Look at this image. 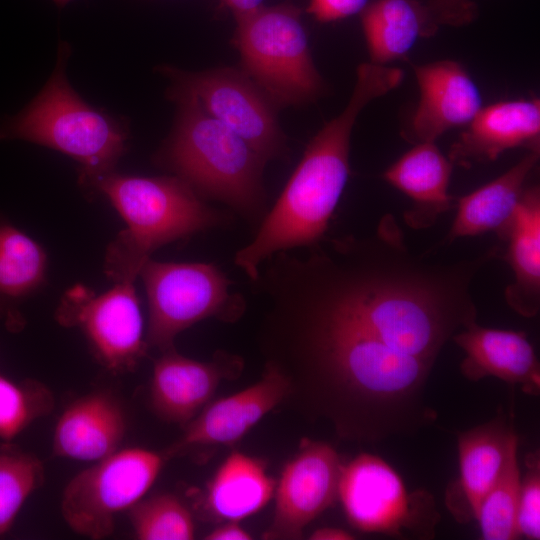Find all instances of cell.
<instances>
[{"label":"cell","mask_w":540,"mask_h":540,"mask_svg":"<svg viewBox=\"0 0 540 540\" xmlns=\"http://www.w3.org/2000/svg\"><path fill=\"white\" fill-rule=\"evenodd\" d=\"M266 363L289 380L302 411L329 421L343 440L376 443L433 424L425 400L435 363L384 343L317 332L263 330Z\"/></svg>","instance_id":"obj_1"},{"label":"cell","mask_w":540,"mask_h":540,"mask_svg":"<svg viewBox=\"0 0 540 540\" xmlns=\"http://www.w3.org/2000/svg\"><path fill=\"white\" fill-rule=\"evenodd\" d=\"M404 73L396 67L363 63L343 111L312 138L277 202L254 239L234 262L250 280L273 254L308 246L325 236L349 177L350 139L366 105L397 88Z\"/></svg>","instance_id":"obj_2"},{"label":"cell","mask_w":540,"mask_h":540,"mask_svg":"<svg viewBox=\"0 0 540 540\" xmlns=\"http://www.w3.org/2000/svg\"><path fill=\"white\" fill-rule=\"evenodd\" d=\"M96 182L127 225L107 252L106 270L116 282L134 281L157 248L226 220L179 177L110 173Z\"/></svg>","instance_id":"obj_3"},{"label":"cell","mask_w":540,"mask_h":540,"mask_svg":"<svg viewBox=\"0 0 540 540\" xmlns=\"http://www.w3.org/2000/svg\"><path fill=\"white\" fill-rule=\"evenodd\" d=\"M180 114L164 158L197 194L222 201L248 217L261 214L266 161L240 136L177 87Z\"/></svg>","instance_id":"obj_4"},{"label":"cell","mask_w":540,"mask_h":540,"mask_svg":"<svg viewBox=\"0 0 540 540\" xmlns=\"http://www.w3.org/2000/svg\"><path fill=\"white\" fill-rule=\"evenodd\" d=\"M17 138L58 150L98 181L111 173L125 150L126 135L110 117L85 103L68 84L62 53L38 96L0 128V139Z\"/></svg>","instance_id":"obj_5"},{"label":"cell","mask_w":540,"mask_h":540,"mask_svg":"<svg viewBox=\"0 0 540 540\" xmlns=\"http://www.w3.org/2000/svg\"><path fill=\"white\" fill-rule=\"evenodd\" d=\"M236 19L234 44L242 71L275 105L300 106L322 94L324 82L297 8L260 6Z\"/></svg>","instance_id":"obj_6"},{"label":"cell","mask_w":540,"mask_h":540,"mask_svg":"<svg viewBox=\"0 0 540 540\" xmlns=\"http://www.w3.org/2000/svg\"><path fill=\"white\" fill-rule=\"evenodd\" d=\"M149 307L147 344L162 352L174 348L179 333L197 322L238 320L245 301L229 291L230 280L210 263L146 260L140 273Z\"/></svg>","instance_id":"obj_7"},{"label":"cell","mask_w":540,"mask_h":540,"mask_svg":"<svg viewBox=\"0 0 540 540\" xmlns=\"http://www.w3.org/2000/svg\"><path fill=\"white\" fill-rule=\"evenodd\" d=\"M165 456L143 447L118 449L73 476L64 487L60 512L75 533L109 537L116 517L141 500L158 478Z\"/></svg>","instance_id":"obj_8"},{"label":"cell","mask_w":540,"mask_h":540,"mask_svg":"<svg viewBox=\"0 0 540 540\" xmlns=\"http://www.w3.org/2000/svg\"><path fill=\"white\" fill-rule=\"evenodd\" d=\"M338 498L348 523L365 533L433 538L440 519L428 491L408 492L400 475L370 453L342 464Z\"/></svg>","instance_id":"obj_9"},{"label":"cell","mask_w":540,"mask_h":540,"mask_svg":"<svg viewBox=\"0 0 540 540\" xmlns=\"http://www.w3.org/2000/svg\"><path fill=\"white\" fill-rule=\"evenodd\" d=\"M166 70L177 87L193 93L206 112L240 136L266 162L287 156L286 137L279 126L275 104L242 70Z\"/></svg>","instance_id":"obj_10"},{"label":"cell","mask_w":540,"mask_h":540,"mask_svg":"<svg viewBox=\"0 0 540 540\" xmlns=\"http://www.w3.org/2000/svg\"><path fill=\"white\" fill-rule=\"evenodd\" d=\"M58 319L79 326L96 359L112 373L133 371L146 355L148 344L133 281L117 282L99 296L73 289L63 300Z\"/></svg>","instance_id":"obj_11"},{"label":"cell","mask_w":540,"mask_h":540,"mask_svg":"<svg viewBox=\"0 0 540 540\" xmlns=\"http://www.w3.org/2000/svg\"><path fill=\"white\" fill-rule=\"evenodd\" d=\"M342 464L330 444L303 439L276 483L273 520L264 538H300L306 526L338 498Z\"/></svg>","instance_id":"obj_12"},{"label":"cell","mask_w":540,"mask_h":540,"mask_svg":"<svg viewBox=\"0 0 540 540\" xmlns=\"http://www.w3.org/2000/svg\"><path fill=\"white\" fill-rule=\"evenodd\" d=\"M288 378L266 363L262 377L232 395L209 402L183 426V434L165 452L166 459L197 447L240 441L265 415L289 397Z\"/></svg>","instance_id":"obj_13"},{"label":"cell","mask_w":540,"mask_h":540,"mask_svg":"<svg viewBox=\"0 0 540 540\" xmlns=\"http://www.w3.org/2000/svg\"><path fill=\"white\" fill-rule=\"evenodd\" d=\"M240 369L238 357L225 353L203 362L165 350L153 365L151 408L161 420L184 426L210 402L220 382Z\"/></svg>","instance_id":"obj_14"},{"label":"cell","mask_w":540,"mask_h":540,"mask_svg":"<svg viewBox=\"0 0 540 540\" xmlns=\"http://www.w3.org/2000/svg\"><path fill=\"white\" fill-rule=\"evenodd\" d=\"M413 69L420 99L407 132L409 139L435 142L446 131L468 125L482 109L481 92L460 63L440 60Z\"/></svg>","instance_id":"obj_15"},{"label":"cell","mask_w":540,"mask_h":540,"mask_svg":"<svg viewBox=\"0 0 540 540\" xmlns=\"http://www.w3.org/2000/svg\"><path fill=\"white\" fill-rule=\"evenodd\" d=\"M466 126L450 148L453 165L492 162L517 147L538 150L540 101L517 99L482 107Z\"/></svg>","instance_id":"obj_16"},{"label":"cell","mask_w":540,"mask_h":540,"mask_svg":"<svg viewBox=\"0 0 540 540\" xmlns=\"http://www.w3.org/2000/svg\"><path fill=\"white\" fill-rule=\"evenodd\" d=\"M452 340L465 353L460 371L468 380L492 376L519 384L526 394H539L540 364L525 332L483 327L475 321Z\"/></svg>","instance_id":"obj_17"},{"label":"cell","mask_w":540,"mask_h":540,"mask_svg":"<svg viewBox=\"0 0 540 540\" xmlns=\"http://www.w3.org/2000/svg\"><path fill=\"white\" fill-rule=\"evenodd\" d=\"M513 426L504 415L458 434L459 476L445 493V505L459 523L476 520L481 502L505 460Z\"/></svg>","instance_id":"obj_18"},{"label":"cell","mask_w":540,"mask_h":540,"mask_svg":"<svg viewBox=\"0 0 540 540\" xmlns=\"http://www.w3.org/2000/svg\"><path fill=\"white\" fill-rule=\"evenodd\" d=\"M127 429L123 406L111 393L97 391L73 401L59 417L53 454L95 462L120 449Z\"/></svg>","instance_id":"obj_19"},{"label":"cell","mask_w":540,"mask_h":540,"mask_svg":"<svg viewBox=\"0 0 540 540\" xmlns=\"http://www.w3.org/2000/svg\"><path fill=\"white\" fill-rule=\"evenodd\" d=\"M453 166L434 142H420L385 170V181L412 200L403 214L407 226L428 229L455 207L456 198L449 193Z\"/></svg>","instance_id":"obj_20"},{"label":"cell","mask_w":540,"mask_h":540,"mask_svg":"<svg viewBox=\"0 0 540 540\" xmlns=\"http://www.w3.org/2000/svg\"><path fill=\"white\" fill-rule=\"evenodd\" d=\"M539 160V149L529 152L506 172L462 197L456 198V215L445 243L458 238L494 232L504 240Z\"/></svg>","instance_id":"obj_21"},{"label":"cell","mask_w":540,"mask_h":540,"mask_svg":"<svg viewBox=\"0 0 540 540\" xmlns=\"http://www.w3.org/2000/svg\"><path fill=\"white\" fill-rule=\"evenodd\" d=\"M504 241L514 281L504 291L516 313L532 318L540 310V190L526 187Z\"/></svg>","instance_id":"obj_22"},{"label":"cell","mask_w":540,"mask_h":540,"mask_svg":"<svg viewBox=\"0 0 540 540\" xmlns=\"http://www.w3.org/2000/svg\"><path fill=\"white\" fill-rule=\"evenodd\" d=\"M276 481L262 460L231 452L206 486L203 509L220 522H240L262 510L274 496Z\"/></svg>","instance_id":"obj_23"},{"label":"cell","mask_w":540,"mask_h":540,"mask_svg":"<svg viewBox=\"0 0 540 540\" xmlns=\"http://www.w3.org/2000/svg\"><path fill=\"white\" fill-rule=\"evenodd\" d=\"M361 22L370 62L379 65L406 56L418 38L436 32L414 0H377L365 7Z\"/></svg>","instance_id":"obj_24"},{"label":"cell","mask_w":540,"mask_h":540,"mask_svg":"<svg viewBox=\"0 0 540 540\" xmlns=\"http://www.w3.org/2000/svg\"><path fill=\"white\" fill-rule=\"evenodd\" d=\"M42 247L14 226L0 222V320L10 331L23 326L18 305L43 282Z\"/></svg>","instance_id":"obj_25"},{"label":"cell","mask_w":540,"mask_h":540,"mask_svg":"<svg viewBox=\"0 0 540 540\" xmlns=\"http://www.w3.org/2000/svg\"><path fill=\"white\" fill-rule=\"evenodd\" d=\"M519 438L510 433L505 460L494 484L483 498L476 520L484 540L519 538L516 525L521 476L517 461Z\"/></svg>","instance_id":"obj_26"},{"label":"cell","mask_w":540,"mask_h":540,"mask_svg":"<svg viewBox=\"0 0 540 540\" xmlns=\"http://www.w3.org/2000/svg\"><path fill=\"white\" fill-rule=\"evenodd\" d=\"M45 481L43 462L12 442L0 443V536L12 527L18 513Z\"/></svg>","instance_id":"obj_27"},{"label":"cell","mask_w":540,"mask_h":540,"mask_svg":"<svg viewBox=\"0 0 540 540\" xmlns=\"http://www.w3.org/2000/svg\"><path fill=\"white\" fill-rule=\"evenodd\" d=\"M128 512L136 539L191 540L195 536L193 515L174 494L143 497Z\"/></svg>","instance_id":"obj_28"},{"label":"cell","mask_w":540,"mask_h":540,"mask_svg":"<svg viewBox=\"0 0 540 540\" xmlns=\"http://www.w3.org/2000/svg\"><path fill=\"white\" fill-rule=\"evenodd\" d=\"M55 398L44 383L14 381L0 374V439L12 442L34 421L53 411Z\"/></svg>","instance_id":"obj_29"},{"label":"cell","mask_w":540,"mask_h":540,"mask_svg":"<svg viewBox=\"0 0 540 540\" xmlns=\"http://www.w3.org/2000/svg\"><path fill=\"white\" fill-rule=\"evenodd\" d=\"M527 468L521 480L516 525L519 537L540 539V455L530 452L525 457Z\"/></svg>","instance_id":"obj_30"},{"label":"cell","mask_w":540,"mask_h":540,"mask_svg":"<svg viewBox=\"0 0 540 540\" xmlns=\"http://www.w3.org/2000/svg\"><path fill=\"white\" fill-rule=\"evenodd\" d=\"M431 26H462L470 23L477 10L471 0H430L424 5Z\"/></svg>","instance_id":"obj_31"},{"label":"cell","mask_w":540,"mask_h":540,"mask_svg":"<svg viewBox=\"0 0 540 540\" xmlns=\"http://www.w3.org/2000/svg\"><path fill=\"white\" fill-rule=\"evenodd\" d=\"M368 0H310L307 11L322 22L335 21L365 9Z\"/></svg>","instance_id":"obj_32"},{"label":"cell","mask_w":540,"mask_h":540,"mask_svg":"<svg viewBox=\"0 0 540 540\" xmlns=\"http://www.w3.org/2000/svg\"><path fill=\"white\" fill-rule=\"evenodd\" d=\"M206 540H250L251 534L239 522L224 521L204 537Z\"/></svg>","instance_id":"obj_33"},{"label":"cell","mask_w":540,"mask_h":540,"mask_svg":"<svg viewBox=\"0 0 540 540\" xmlns=\"http://www.w3.org/2000/svg\"><path fill=\"white\" fill-rule=\"evenodd\" d=\"M309 539L311 540H352L355 537L348 531L338 527H321L314 530Z\"/></svg>","instance_id":"obj_34"},{"label":"cell","mask_w":540,"mask_h":540,"mask_svg":"<svg viewBox=\"0 0 540 540\" xmlns=\"http://www.w3.org/2000/svg\"><path fill=\"white\" fill-rule=\"evenodd\" d=\"M263 0H222L235 15L245 14L262 6Z\"/></svg>","instance_id":"obj_35"},{"label":"cell","mask_w":540,"mask_h":540,"mask_svg":"<svg viewBox=\"0 0 540 540\" xmlns=\"http://www.w3.org/2000/svg\"><path fill=\"white\" fill-rule=\"evenodd\" d=\"M58 6L62 7L68 4L71 0H53Z\"/></svg>","instance_id":"obj_36"}]
</instances>
